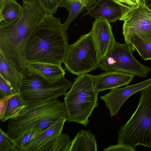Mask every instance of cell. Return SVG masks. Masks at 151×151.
I'll use <instances>...</instances> for the list:
<instances>
[{"mask_svg": "<svg viewBox=\"0 0 151 151\" xmlns=\"http://www.w3.org/2000/svg\"><path fill=\"white\" fill-rule=\"evenodd\" d=\"M22 6L20 13L13 22H0V52L20 72L26 63L27 40L45 14L37 0H22Z\"/></svg>", "mask_w": 151, "mask_h": 151, "instance_id": "obj_1", "label": "cell"}, {"mask_svg": "<svg viewBox=\"0 0 151 151\" xmlns=\"http://www.w3.org/2000/svg\"><path fill=\"white\" fill-rule=\"evenodd\" d=\"M60 21V18L45 13L27 42L26 63H63L69 44L67 34Z\"/></svg>", "mask_w": 151, "mask_h": 151, "instance_id": "obj_2", "label": "cell"}, {"mask_svg": "<svg viewBox=\"0 0 151 151\" xmlns=\"http://www.w3.org/2000/svg\"><path fill=\"white\" fill-rule=\"evenodd\" d=\"M68 120L64 102L57 99L27 104L15 116L9 119L7 133L13 139L32 128L45 131L57 121Z\"/></svg>", "mask_w": 151, "mask_h": 151, "instance_id": "obj_3", "label": "cell"}, {"mask_svg": "<svg viewBox=\"0 0 151 151\" xmlns=\"http://www.w3.org/2000/svg\"><path fill=\"white\" fill-rule=\"evenodd\" d=\"M138 107L130 118L118 131V144L135 150L141 145L151 148V87L140 91Z\"/></svg>", "mask_w": 151, "mask_h": 151, "instance_id": "obj_4", "label": "cell"}, {"mask_svg": "<svg viewBox=\"0 0 151 151\" xmlns=\"http://www.w3.org/2000/svg\"><path fill=\"white\" fill-rule=\"evenodd\" d=\"M93 75L78 76L70 91L64 95V103L68 115V121L85 127L89 122L94 109L98 106V92L94 88Z\"/></svg>", "mask_w": 151, "mask_h": 151, "instance_id": "obj_5", "label": "cell"}, {"mask_svg": "<svg viewBox=\"0 0 151 151\" xmlns=\"http://www.w3.org/2000/svg\"><path fill=\"white\" fill-rule=\"evenodd\" d=\"M21 74L19 93L27 104L57 99L64 96L73 83L64 77L55 83H51L31 70L25 64L22 68Z\"/></svg>", "mask_w": 151, "mask_h": 151, "instance_id": "obj_6", "label": "cell"}, {"mask_svg": "<svg viewBox=\"0 0 151 151\" xmlns=\"http://www.w3.org/2000/svg\"><path fill=\"white\" fill-rule=\"evenodd\" d=\"M123 21L125 42L132 45L143 60H151V11L145 4Z\"/></svg>", "mask_w": 151, "mask_h": 151, "instance_id": "obj_7", "label": "cell"}, {"mask_svg": "<svg viewBox=\"0 0 151 151\" xmlns=\"http://www.w3.org/2000/svg\"><path fill=\"white\" fill-rule=\"evenodd\" d=\"M100 63L90 32L69 45L63 62L65 70L78 76L95 70Z\"/></svg>", "mask_w": 151, "mask_h": 151, "instance_id": "obj_8", "label": "cell"}, {"mask_svg": "<svg viewBox=\"0 0 151 151\" xmlns=\"http://www.w3.org/2000/svg\"><path fill=\"white\" fill-rule=\"evenodd\" d=\"M134 50L129 44H121L115 41L99 67L105 72L117 71L146 78L151 68L142 65L134 58L132 55Z\"/></svg>", "mask_w": 151, "mask_h": 151, "instance_id": "obj_9", "label": "cell"}, {"mask_svg": "<svg viewBox=\"0 0 151 151\" xmlns=\"http://www.w3.org/2000/svg\"><path fill=\"white\" fill-rule=\"evenodd\" d=\"M151 86V78L142 82L122 88L110 89L109 92L100 97L109 110L110 117L117 114L124 103L132 95Z\"/></svg>", "mask_w": 151, "mask_h": 151, "instance_id": "obj_10", "label": "cell"}, {"mask_svg": "<svg viewBox=\"0 0 151 151\" xmlns=\"http://www.w3.org/2000/svg\"><path fill=\"white\" fill-rule=\"evenodd\" d=\"M90 32L101 62L115 41L112 27L106 19L95 18Z\"/></svg>", "mask_w": 151, "mask_h": 151, "instance_id": "obj_11", "label": "cell"}, {"mask_svg": "<svg viewBox=\"0 0 151 151\" xmlns=\"http://www.w3.org/2000/svg\"><path fill=\"white\" fill-rule=\"evenodd\" d=\"M134 77L119 71L105 72L99 75L93 76V85L95 91L99 93L127 85Z\"/></svg>", "mask_w": 151, "mask_h": 151, "instance_id": "obj_12", "label": "cell"}, {"mask_svg": "<svg viewBox=\"0 0 151 151\" xmlns=\"http://www.w3.org/2000/svg\"><path fill=\"white\" fill-rule=\"evenodd\" d=\"M89 15L95 18H101L109 23L116 22L121 17L122 12L119 6L112 0H98L87 9L83 16Z\"/></svg>", "mask_w": 151, "mask_h": 151, "instance_id": "obj_13", "label": "cell"}, {"mask_svg": "<svg viewBox=\"0 0 151 151\" xmlns=\"http://www.w3.org/2000/svg\"><path fill=\"white\" fill-rule=\"evenodd\" d=\"M61 64L39 62H26L25 64L31 70L52 84L55 83L65 77V70Z\"/></svg>", "mask_w": 151, "mask_h": 151, "instance_id": "obj_14", "label": "cell"}, {"mask_svg": "<svg viewBox=\"0 0 151 151\" xmlns=\"http://www.w3.org/2000/svg\"><path fill=\"white\" fill-rule=\"evenodd\" d=\"M98 0H63L60 7L66 8L69 12L68 17L62 24L64 29L66 31L70 24L77 18L84 9L92 7Z\"/></svg>", "mask_w": 151, "mask_h": 151, "instance_id": "obj_15", "label": "cell"}, {"mask_svg": "<svg viewBox=\"0 0 151 151\" xmlns=\"http://www.w3.org/2000/svg\"><path fill=\"white\" fill-rule=\"evenodd\" d=\"M67 121V119L62 118L55 122L29 146L26 151H39L45 144L62 134L64 124Z\"/></svg>", "mask_w": 151, "mask_h": 151, "instance_id": "obj_16", "label": "cell"}, {"mask_svg": "<svg viewBox=\"0 0 151 151\" xmlns=\"http://www.w3.org/2000/svg\"><path fill=\"white\" fill-rule=\"evenodd\" d=\"M98 149L95 135L90 131L81 130L71 142L68 151H96Z\"/></svg>", "mask_w": 151, "mask_h": 151, "instance_id": "obj_17", "label": "cell"}, {"mask_svg": "<svg viewBox=\"0 0 151 151\" xmlns=\"http://www.w3.org/2000/svg\"><path fill=\"white\" fill-rule=\"evenodd\" d=\"M0 76L13 88L16 94L19 93L21 74L16 68L8 63L0 52Z\"/></svg>", "mask_w": 151, "mask_h": 151, "instance_id": "obj_18", "label": "cell"}, {"mask_svg": "<svg viewBox=\"0 0 151 151\" xmlns=\"http://www.w3.org/2000/svg\"><path fill=\"white\" fill-rule=\"evenodd\" d=\"M45 131L35 127L17 136L13 139L16 151H26L27 147Z\"/></svg>", "mask_w": 151, "mask_h": 151, "instance_id": "obj_19", "label": "cell"}, {"mask_svg": "<svg viewBox=\"0 0 151 151\" xmlns=\"http://www.w3.org/2000/svg\"><path fill=\"white\" fill-rule=\"evenodd\" d=\"M27 104L19 93L12 95L9 99L4 112L0 120L4 122L15 116Z\"/></svg>", "mask_w": 151, "mask_h": 151, "instance_id": "obj_20", "label": "cell"}, {"mask_svg": "<svg viewBox=\"0 0 151 151\" xmlns=\"http://www.w3.org/2000/svg\"><path fill=\"white\" fill-rule=\"evenodd\" d=\"M22 9L16 1H10L0 9V22L4 21L6 23H10L18 17Z\"/></svg>", "mask_w": 151, "mask_h": 151, "instance_id": "obj_21", "label": "cell"}, {"mask_svg": "<svg viewBox=\"0 0 151 151\" xmlns=\"http://www.w3.org/2000/svg\"><path fill=\"white\" fill-rule=\"evenodd\" d=\"M70 142L68 135L62 134L45 144L39 151H68Z\"/></svg>", "mask_w": 151, "mask_h": 151, "instance_id": "obj_22", "label": "cell"}, {"mask_svg": "<svg viewBox=\"0 0 151 151\" xmlns=\"http://www.w3.org/2000/svg\"><path fill=\"white\" fill-rule=\"evenodd\" d=\"M120 7L122 12L119 20H124L133 11L145 4V0H112Z\"/></svg>", "mask_w": 151, "mask_h": 151, "instance_id": "obj_23", "label": "cell"}, {"mask_svg": "<svg viewBox=\"0 0 151 151\" xmlns=\"http://www.w3.org/2000/svg\"><path fill=\"white\" fill-rule=\"evenodd\" d=\"M38 3L45 13L50 15L56 13L57 8L63 0H37Z\"/></svg>", "mask_w": 151, "mask_h": 151, "instance_id": "obj_24", "label": "cell"}, {"mask_svg": "<svg viewBox=\"0 0 151 151\" xmlns=\"http://www.w3.org/2000/svg\"><path fill=\"white\" fill-rule=\"evenodd\" d=\"M0 150L1 151H16L14 139L7 133L0 129Z\"/></svg>", "mask_w": 151, "mask_h": 151, "instance_id": "obj_25", "label": "cell"}, {"mask_svg": "<svg viewBox=\"0 0 151 151\" xmlns=\"http://www.w3.org/2000/svg\"><path fill=\"white\" fill-rule=\"evenodd\" d=\"M16 94V93L12 87L0 76V99L4 96H12Z\"/></svg>", "mask_w": 151, "mask_h": 151, "instance_id": "obj_26", "label": "cell"}, {"mask_svg": "<svg viewBox=\"0 0 151 151\" xmlns=\"http://www.w3.org/2000/svg\"><path fill=\"white\" fill-rule=\"evenodd\" d=\"M104 151H135L134 149L124 145L117 144L104 149Z\"/></svg>", "mask_w": 151, "mask_h": 151, "instance_id": "obj_27", "label": "cell"}, {"mask_svg": "<svg viewBox=\"0 0 151 151\" xmlns=\"http://www.w3.org/2000/svg\"><path fill=\"white\" fill-rule=\"evenodd\" d=\"M12 96H4L0 99V118L2 116L6 109L8 101Z\"/></svg>", "mask_w": 151, "mask_h": 151, "instance_id": "obj_28", "label": "cell"}, {"mask_svg": "<svg viewBox=\"0 0 151 151\" xmlns=\"http://www.w3.org/2000/svg\"><path fill=\"white\" fill-rule=\"evenodd\" d=\"M12 0L16 1L18 0H0V9L10 1Z\"/></svg>", "mask_w": 151, "mask_h": 151, "instance_id": "obj_29", "label": "cell"}, {"mask_svg": "<svg viewBox=\"0 0 151 151\" xmlns=\"http://www.w3.org/2000/svg\"><path fill=\"white\" fill-rule=\"evenodd\" d=\"M145 5L151 11V0H145Z\"/></svg>", "mask_w": 151, "mask_h": 151, "instance_id": "obj_30", "label": "cell"}]
</instances>
